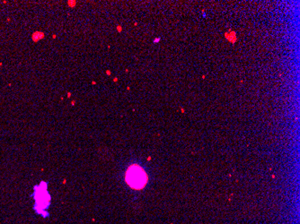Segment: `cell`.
Masks as SVG:
<instances>
[{"instance_id": "7a4b0ae2", "label": "cell", "mask_w": 300, "mask_h": 224, "mask_svg": "<svg viewBox=\"0 0 300 224\" xmlns=\"http://www.w3.org/2000/svg\"><path fill=\"white\" fill-rule=\"evenodd\" d=\"M125 179L130 187L134 189H142L147 183V175L141 166L133 164L129 167Z\"/></svg>"}, {"instance_id": "6da1fadb", "label": "cell", "mask_w": 300, "mask_h": 224, "mask_svg": "<svg viewBox=\"0 0 300 224\" xmlns=\"http://www.w3.org/2000/svg\"><path fill=\"white\" fill-rule=\"evenodd\" d=\"M32 196L34 201L33 211L35 214L44 219L48 218L50 216L48 209L50 206L51 197L48 192V186L45 181H42L39 185L34 186Z\"/></svg>"}]
</instances>
